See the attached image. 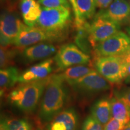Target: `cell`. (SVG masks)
Listing matches in <instances>:
<instances>
[{
  "label": "cell",
  "instance_id": "obj_1",
  "mask_svg": "<svg viewBox=\"0 0 130 130\" xmlns=\"http://www.w3.org/2000/svg\"><path fill=\"white\" fill-rule=\"evenodd\" d=\"M64 83L59 74L49 77L38 111L41 122L49 123L62 110L67 97Z\"/></svg>",
  "mask_w": 130,
  "mask_h": 130
},
{
  "label": "cell",
  "instance_id": "obj_2",
  "mask_svg": "<svg viewBox=\"0 0 130 130\" xmlns=\"http://www.w3.org/2000/svg\"><path fill=\"white\" fill-rule=\"evenodd\" d=\"M50 77V76H49ZM49 77L41 80L21 83L9 93L10 103L25 113L36 109L48 83Z\"/></svg>",
  "mask_w": 130,
  "mask_h": 130
},
{
  "label": "cell",
  "instance_id": "obj_3",
  "mask_svg": "<svg viewBox=\"0 0 130 130\" xmlns=\"http://www.w3.org/2000/svg\"><path fill=\"white\" fill-rule=\"evenodd\" d=\"M71 9L66 7L46 8L42 7V12L35 27L51 34L57 40L65 36L71 22Z\"/></svg>",
  "mask_w": 130,
  "mask_h": 130
},
{
  "label": "cell",
  "instance_id": "obj_4",
  "mask_svg": "<svg viewBox=\"0 0 130 130\" xmlns=\"http://www.w3.org/2000/svg\"><path fill=\"white\" fill-rule=\"evenodd\" d=\"M93 63L94 69L112 85L120 84L126 78V63L118 56L95 58Z\"/></svg>",
  "mask_w": 130,
  "mask_h": 130
},
{
  "label": "cell",
  "instance_id": "obj_5",
  "mask_svg": "<svg viewBox=\"0 0 130 130\" xmlns=\"http://www.w3.org/2000/svg\"><path fill=\"white\" fill-rule=\"evenodd\" d=\"M54 59L58 71L77 65L89 64L91 61L90 56L73 43L61 45Z\"/></svg>",
  "mask_w": 130,
  "mask_h": 130
},
{
  "label": "cell",
  "instance_id": "obj_6",
  "mask_svg": "<svg viewBox=\"0 0 130 130\" xmlns=\"http://www.w3.org/2000/svg\"><path fill=\"white\" fill-rule=\"evenodd\" d=\"M130 46V37L121 31L98 43L93 48L95 58L118 56Z\"/></svg>",
  "mask_w": 130,
  "mask_h": 130
},
{
  "label": "cell",
  "instance_id": "obj_7",
  "mask_svg": "<svg viewBox=\"0 0 130 130\" xmlns=\"http://www.w3.org/2000/svg\"><path fill=\"white\" fill-rule=\"evenodd\" d=\"M87 39L94 48L98 43L111 37L120 31L121 25L101 18L94 17L90 24H86Z\"/></svg>",
  "mask_w": 130,
  "mask_h": 130
},
{
  "label": "cell",
  "instance_id": "obj_8",
  "mask_svg": "<svg viewBox=\"0 0 130 130\" xmlns=\"http://www.w3.org/2000/svg\"><path fill=\"white\" fill-rule=\"evenodd\" d=\"M24 24L17 14L9 10L4 11L0 19L1 46L14 45Z\"/></svg>",
  "mask_w": 130,
  "mask_h": 130
},
{
  "label": "cell",
  "instance_id": "obj_9",
  "mask_svg": "<svg viewBox=\"0 0 130 130\" xmlns=\"http://www.w3.org/2000/svg\"><path fill=\"white\" fill-rule=\"evenodd\" d=\"M67 83L75 91L89 94L108 90L112 86V84L96 71Z\"/></svg>",
  "mask_w": 130,
  "mask_h": 130
},
{
  "label": "cell",
  "instance_id": "obj_10",
  "mask_svg": "<svg viewBox=\"0 0 130 130\" xmlns=\"http://www.w3.org/2000/svg\"><path fill=\"white\" fill-rule=\"evenodd\" d=\"M57 41L56 37L37 27H30L25 24L21 29L14 46L21 51L27 47L45 42Z\"/></svg>",
  "mask_w": 130,
  "mask_h": 130
},
{
  "label": "cell",
  "instance_id": "obj_11",
  "mask_svg": "<svg viewBox=\"0 0 130 130\" xmlns=\"http://www.w3.org/2000/svg\"><path fill=\"white\" fill-rule=\"evenodd\" d=\"M94 17L111 21L121 25L130 19L129 0H114L106 9L100 10Z\"/></svg>",
  "mask_w": 130,
  "mask_h": 130
},
{
  "label": "cell",
  "instance_id": "obj_12",
  "mask_svg": "<svg viewBox=\"0 0 130 130\" xmlns=\"http://www.w3.org/2000/svg\"><path fill=\"white\" fill-rule=\"evenodd\" d=\"M54 63V58H48L33 65L19 75L18 82L25 83L46 78L53 72Z\"/></svg>",
  "mask_w": 130,
  "mask_h": 130
},
{
  "label": "cell",
  "instance_id": "obj_13",
  "mask_svg": "<svg viewBox=\"0 0 130 130\" xmlns=\"http://www.w3.org/2000/svg\"><path fill=\"white\" fill-rule=\"evenodd\" d=\"M57 52V48L51 42H45L31 45L24 49L22 57L26 61H33L45 60Z\"/></svg>",
  "mask_w": 130,
  "mask_h": 130
},
{
  "label": "cell",
  "instance_id": "obj_14",
  "mask_svg": "<svg viewBox=\"0 0 130 130\" xmlns=\"http://www.w3.org/2000/svg\"><path fill=\"white\" fill-rule=\"evenodd\" d=\"M78 115L72 109L63 110L58 113L50 122L48 130H77Z\"/></svg>",
  "mask_w": 130,
  "mask_h": 130
},
{
  "label": "cell",
  "instance_id": "obj_15",
  "mask_svg": "<svg viewBox=\"0 0 130 130\" xmlns=\"http://www.w3.org/2000/svg\"><path fill=\"white\" fill-rule=\"evenodd\" d=\"M19 8L24 24L35 27L42 12V7L36 0H19Z\"/></svg>",
  "mask_w": 130,
  "mask_h": 130
},
{
  "label": "cell",
  "instance_id": "obj_16",
  "mask_svg": "<svg viewBox=\"0 0 130 130\" xmlns=\"http://www.w3.org/2000/svg\"><path fill=\"white\" fill-rule=\"evenodd\" d=\"M91 115L104 126L112 118L110 101L102 98L96 102L91 109Z\"/></svg>",
  "mask_w": 130,
  "mask_h": 130
},
{
  "label": "cell",
  "instance_id": "obj_17",
  "mask_svg": "<svg viewBox=\"0 0 130 130\" xmlns=\"http://www.w3.org/2000/svg\"><path fill=\"white\" fill-rule=\"evenodd\" d=\"M19 73L17 68L14 66H10L9 68L2 69L0 71V89L1 96L18 82Z\"/></svg>",
  "mask_w": 130,
  "mask_h": 130
},
{
  "label": "cell",
  "instance_id": "obj_18",
  "mask_svg": "<svg viewBox=\"0 0 130 130\" xmlns=\"http://www.w3.org/2000/svg\"><path fill=\"white\" fill-rule=\"evenodd\" d=\"M111 116L125 123L130 122V109L125 102L118 96L111 100Z\"/></svg>",
  "mask_w": 130,
  "mask_h": 130
},
{
  "label": "cell",
  "instance_id": "obj_19",
  "mask_svg": "<svg viewBox=\"0 0 130 130\" xmlns=\"http://www.w3.org/2000/svg\"><path fill=\"white\" fill-rule=\"evenodd\" d=\"M95 71V69L85 65H77L65 69L59 74L65 82L68 83L81 78Z\"/></svg>",
  "mask_w": 130,
  "mask_h": 130
},
{
  "label": "cell",
  "instance_id": "obj_20",
  "mask_svg": "<svg viewBox=\"0 0 130 130\" xmlns=\"http://www.w3.org/2000/svg\"><path fill=\"white\" fill-rule=\"evenodd\" d=\"M21 51L17 47L1 46L0 48V67L1 69L12 66L17 54Z\"/></svg>",
  "mask_w": 130,
  "mask_h": 130
},
{
  "label": "cell",
  "instance_id": "obj_21",
  "mask_svg": "<svg viewBox=\"0 0 130 130\" xmlns=\"http://www.w3.org/2000/svg\"><path fill=\"white\" fill-rule=\"evenodd\" d=\"M1 128L5 130H31L32 126L24 119L7 118L1 122Z\"/></svg>",
  "mask_w": 130,
  "mask_h": 130
},
{
  "label": "cell",
  "instance_id": "obj_22",
  "mask_svg": "<svg viewBox=\"0 0 130 130\" xmlns=\"http://www.w3.org/2000/svg\"><path fill=\"white\" fill-rule=\"evenodd\" d=\"M79 12L84 22L92 19L95 16L96 8L97 7L96 0H77Z\"/></svg>",
  "mask_w": 130,
  "mask_h": 130
},
{
  "label": "cell",
  "instance_id": "obj_23",
  "mask_svg": "<svg viewBox=\"0 0 130 130\" xmlns=\"http://www.w3.org/2000/svg\"><path fill=\"white\" fill-rule=\"evenodd\" d=\"M104 126L100 122L90 115L84 121L82 130H103Z\"/></svg>",
  "mask_w": 130,
  "mask_h": 130
},
{
  "label": "cell",
  "instance_id": "obj_24",
  "mask_svg": "<svg viewBox=\"0 0 130 130\" xmlns=\"http://www.w3.org/2000/svg\"><path fill=\"white\" fill-rule=\"evenodd\" d=\"M42 7L46 8H56L63 6L70 8L68 0H38L37 1Z\"/></svg>",
  "mask_w": 130,
  "mask_h": 130
},
{
  "label": "cell",
  "instance_id": "obj_25",
  "mask_svg": "<svg viewBox=\"0 0 130 130\" xmlns=\"http://www.w3.org/2000/svg\"><path fill=\"white\" fill-rule=\"evenodd\" d=\"M69 2V4L72 6L73 12H74V17H75V25L78 30L83 28L85 25V24L87 22H84L81 19L80 14H79L78 7L77 5V0H68Z\"/></svg>",
  "mask_w": 130,
  "mask_h": 130
},
{
  "label": "cell",
  "instance_id": "obj_26",
  "mask_svg": "<svg viewBox=\"0 0 130 130\" xmlns=\"http://www.w3.org/2000/svg\"><path fill=\"white\" fill-rule=\"evenodd\" d=\"M126 123L116 119L111 118V119L104 126L103 130H122Z\"/></svg>",
  "mask_w": 130,
  "mask_h": 130
},
{
  "label": "cell",
  "instance_id": "obj_27",
  "mask_svg": "<svg viewBox=\"0 0 130 130\" xmlns=\"http://www.w3.org/2000/svg\"><path fill=\"white\" fill-rule=\"evenodd\" d=\"M117 96L125 102V104L130 109V87H127L123 89L119 93Z\"/></svg>",
  "mask_w": 130,
  "mask_h": 130
},
{
  "label": "cell",
  "instance_id": "obj_28",
  "mask_svg": "<svg viewBox=\"0 0 130 130\" xmlns=\"http://www.w3.org/2000/svg\"><path fill=\"white\" fill-rule=\"evenodd\" d=\"M114 0H96L97 7L100 10L106 9L111 4Z\"/></svg>",
  "mask_w": 130,
  "mask_h": 130
},
{
  "label": "cell",
  "instance_id": "obj_29",
  "mask_svg": "<svg viewBox=\"0 0 130 130\" xmlns=\"http://www.w3.org/2000/svg\"><path fill=\"white\" fill-rule=\"evenodd\" d=\"M118 57L121 58L123 62L125 63H130V46L126 51H125L123 54Z\"/></svg>",
  "mask_w": 130,
  "mask_h": 130
},
{
  "label": "cell",
  "instance_id": "obj_30",
  "mask_svg": "<svg viewBox=\"0 0 130 130\" xmlns=\"http://www.w3.org/2000/svg\"><path fill=\"white\" fill-rule=\"evenodd\" d=\"M126 77L125 81L126 83H130V63H126Z\"/></svg>",
  "mask_w": 130,
  "mask_h": 130
},
{
  "label": "cell",
  "instance_id": "obj_31",
  "mask_svg": "<svg viewBox=\"0 0 130 130\" xmlns=\"http://www.w3.org/2000/svg\"><path fill=\"white\" fill-rule=\"evenodd\" d=\"M122 130H130V122H129L128 123H126L125 127Z\"/></svg>",
  "mask_w": 130,
  "mask_h": 130
},
{
  "label": "cell",
  "instance_id": "obj_32",
  "mask_svg": "<svg viewBox=\"0 0 130 130\" xmlns=\"http://www.w3.org/2000/svg\"><path fill=\"white\" fill-rule=\"evenodd\" d=\"M126 31H127V32H128V36L130 37V27L126 28Z\"/></svg>",
  "mask_w": 130,
  "mask_h": 130
},
{
  "label": "cell",
  "instance_id": "obj_33",
  "mask_svg": "<svg viewBox=\"0 0 130 130\" xmlns=\"http://www.w3.org/2000/svg\"><path fill=\"white\" fill-rule=\"evenodd\" d=\"M1 130H5V129H3V128H1Z\"/></svg>",
  "mask_w": 130,
  "mask_h": 130
},
{
  "label": "cell",
  "instance_id": "obj_34",
  "mask_svg": "<svg viewBox=\"0 0 130 130\" xmlns=\"http://www.w3.org/2000/svg\"><path fill=\"white\" fill-rule=\"evenodd\" d=\"M129 1H130V0H129Z\"/></svg>",
  "mask_w": 130,
  "mask_h": 130
}]
</instances>
